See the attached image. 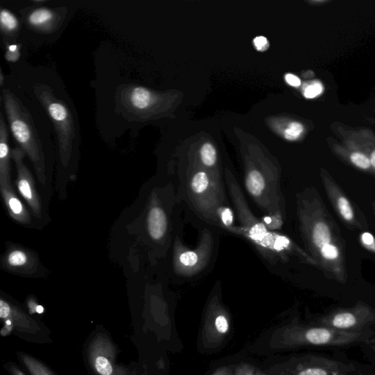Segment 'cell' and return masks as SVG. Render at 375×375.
<instances>
[{"instance_id":"6da1fadb","label":"cell","mask_w":375,"mask_h":375,"mask_svg":"<svg viewBox=\"0 0 375 375\" xmlns=\"http://www.w3.org/2000/svg\"><path fill=\"white\" fill-rule=\"evenodd\" d=\"M223 179L199 166L182 174L179 196L200 219L232 234L237 226Z\"/></svg>"},{"instance_id":"7a4b0ae2","label":"cell","mask_w":375,"mask_h":375,"mask_svg":"<svg viewBox=\"0 0 375 375\" xmlns=\"http://www.w3.org/2000/svg\"><path fill=\"white\" fill-rule=\"evenodd\" d=\"M225 185L239 224L234 235L242 237L253 244L259 255L270 264L276 266L286 260L295 251L294 244L277 231L268 229L262 221L255 216L250 208L242 188L230 172H226Z\"/></svg>"},{"instance_id":"3957f363","label":"cell","mask_w":375,"mask_h":375,"mask_svg":"<svg viewBox=\"0 0 375 375\" xmlns=\"http://www.w3.org/2000/svg\"><path fill=\"white\" fill-rule=\"evenodd\" d=\"M374 342V333L369 329L344 331L327 327L291 322L273 332L269 347L273 351H282L302 347H339L355 343L372 345Z\"/></svg>"},{"instance_id":"277c9868","label":"cell","mask_w":375,"mask_h":375,"mask_svg":"<svg viewBox=\"0 0 375 375\" xmlns=\"http://www.w3.org/2000/svg\"><path fill=\"white\" fill-rule=\"evenodd\" d=\"M2 98L11 131L25 154L33 162L37 179L41 183L46 185L47 179L45 156L29 112L8 91H3Z\"/></svg>"},{"instance_id":"5b68a950","label":"cell","mask_w":375,"mask_h":375,"mask_svg":"<svg viewBox=\"0 0 375 375\" xmlns=\"http://www.w3.org/2000/svg\"><path fill=\"white\" fill-rule=\"evenodd\" d=\"M216 236L208 228L200 233L197 245L188 247L179 237H174L172 249L174 273L182 279H194L210 267L217 251Z\"/></svg>"},{"instance_id":"8992f818","label":"cell","mask_w":375,"mask_h":375,"mask_svg":"<svg viewBox=\"0 0 375 375\" xmlns=\"http://www.w3.org/2000/svg\"><path fill=\"white\" fill-rule=\"evenodd\" d=\"M231 329V315L221 300V283L218 281L212 289L205 309L201 332L204 348L215 349L226 340Z\"/></svg>"},{"instance_id":"52a82bcc","label":"cell","mask_w":375,"mask_h":375,"mask_svg":"<svg viewBox=\"0 0 375 375\" xmlns=\"http://www.w3.org/2000/svg\"><path fill=\"white\" fill-rule=\"evenodd\" d=\"M351 365L317 355L293 356L275 364L268 372L274 375H333L336 372L354 371Z\"/></svg>"},{"instance_id":"ba28073f","label":"cell","mask_w":375,"mask_h":375,"mask_svg":"<svg viewBox=\"0 0 375 375\" xmlns=\"http://www.w3.org/2000/svg\"><path fill=\"white\" fill-rule=\"evenodd\" d=\"M37 93L54 122L58 134L61 157L66 160L76 138V129L71 111L64 102L60 101L46 87L37 89Z\"/></svg>"},{"instance_id":"9c48e42d","label":"cell","mask_w":375,"mask_h":375,"mask_svg":"<svg viewBox=\"0 0 375 375\" xmlns=\"http://www.w3.org/2000/svg\"><path fill=\"white\" fill-rule=\"evenodd\" d=\"M12 158L17 169V185L18 190L25 201L30 205L33 214L37 218H42L43 206L35 181L30 171L24 162L25 152L21 147H15L12 151Z\"/></svg>"},{"instance_id":"30bf717a","label":"cell","mask_w":375,"mask_h":375,"mask_svg":"<svg viewBox=\"0 0 375 375\" xmlns=\"http://www.w3.org/2000/svg\"><path fill=\"white\" fill-rule=\"evenodd\" d=\"M172 211L155 198L146 217V228L149 239L159 246H170Z\"/></svg>"},{"instance_id":"8fae6325","label":"cell","mask_w":375,"mask_h":375,"mask_svg":"<svg viewBox=\"0 0 375 375\" xmlns=\"http://www.w3.org/2000/svg\"><path fill=\"white\" fill-rule=\"evenodd\" d=\"M320 326L344 331H357L369 329L375 323V315L365 308L351 311H340L324 318Z\"/></svg>"},{"instance_id":"7c38bea8","label":"cell","mask_w":375,"mask_h":375,"mask_svg":"<svg viewBox=\"0 0 375 375\" xmlns=\"http://www.w3.org/2000/svg\"><path fill=\"white\" fill-rule=\"evenodd\" d=\"M8 133L3 114L0 118V187L12 186Z\"/></svg>"},{"instance_id":"4fadbf2b","label":"cell","mask_w":375,"mask_h":375,"mask_svg":"<svg viewBox=\"0 0 375 375\" xmlns=\"http://www.w3.org/2000/svg\"><path fill=\"white\" fill-rule=\"evenodd\" d=\"M1 188L2 196L10 217L23 225L32 222L30 214L15 194L12 186Z\"/></svg>"},{"instance_id":"5bb4252c","label":"cell","mask_w":375,"mask_h":375,"mask_svg":"<svg viewBox=\"0 0 375 375\" xmlns=\"http://www.w3.org/2000/svg\"><path fill=\"white\" fill-rule=\"evenodd\" d=\"M57 15L53 10L39 8L33 10L28 16V21L33 28L42 30H49L57 21Z\"/></svg>"},{"instance_id":"9a60e30c","label":"cell","mask_w":375,"mask_h":375,"mask_svg":"<svg viewBox=\"0 0 375 375\" xmlns=\"http://www.w3.org/2000/svg\"><path fill=\"white\" fill-rule=\"evenodd\" d=\"M31 258L28 253L22 249L11 250L6 257L7 266L12 268H23L31 264Z\"/></svg>"},{"instance_id":"2e32d148","label":"cell","mask_w":375,"mask_h":375,"mask_svg":"<svg viewBox=\"0 0 375 375\" xmlns=\"http://www.w3.org/2000/svg\"><path fill=\"white\" fill-rule=\"evenodd\" d=\"M0 23L2 31L7 35H12L18 32L19 22L17 18L6 9L1 10Z\"/></svg>"},{"instance_id":"e0dca14e","label":"cell","mask_w":375,"mask_h":375,"mask_svg":"<svg viewBox=\"0 0 375 375\" xmlns=\"http://www.w3.org/2000/svg\"><path fill=\"white\" fill-rule=\"evenodd\" d=\"M312 241L315 246L322 248L330 242V232L326 223L320 222L315 225L311 234Z\"/></svg>"},{"instance_id":"ac0fdd59","label":"cell","mask_w":375,"mask_h":375,"mask_svg":"<svg viewBox=\"0 0 375 375\" xmlns=\"http://www.w3.org/2000/svg\"><path fill=\"white\" fill-rule=\"evenodd\" d=\"M21 359L33 375H51L48 373L46 369L39 361L31 357L24 355L21 356Z\"/></svg>"},{"instance_id":"d6986e66","label":"cell","mask_w":375,"mask_h":375,"mask_svg":"<svg viewBox=\"0 0 375 375\" xmlns=\"http://www.w3.org/2000/svg\"><path fill=\"white\" fill-rule=\"evenodd\" d=\"M303 131L304 127L301 123L291 122L284 131L285 139L290 141L296 140Z\"/></svg>"},{"instance_id":"ffe728a7","label":"cell","mask_w":375,"mask_h":375,"mask_svg":"<svg viewBox=\"0 0 375 375\" xmlns=\"http://www.w3.org/2000/svg\"><path fill=\"white\" fill-rule=\"evenodd\" d=\"M95 367L96 371L102 375H111L113 371L110 361L104 356H98L95 358Z\"/></svg>"},{"instance_id":"44dd1931","label":"cell","mask_w":375,"mask_h":375,"mask_svg":"<svg viewBox=\"0 0 375 375\" xmlns=\"http://www.w3.org/2000/svg\"><path fill=\"white\" fill-rule=\"evenodd\" d=\"M351 161L355 165L361 169H368L371 165V161L366 156L360 153L352 154Z\"/></svg>"},{"instance_id":"7402d4cb","label":"cell","mask_w":375,"mask_h":375,"mask_svg":"<svg viewBox=\"0 0 375 375\" xmlns=\"http://www.w3.org/2000/svg\"><path fill=\"white\" fill-rule=\"evenodd\" d=\"M339 208L342 217L347 220H351L354 217L353 210L347 200L345 197L339 199Z\"/></svg>"},{"instance_id":"603a6c76","label":"cell","mask_w":375,"mask_h":375,"mask_svg":"<svg viewBox=\"0 0 375 375\" xmlns=\"http://www.w3.org/2000/svg\"><path fill=\"white\" fill-rule=\"evenodd\" d=\"M323 91V86L320 82H315L308 86L304 91V96L307 98H314Z\"/></svg>"},{"instance_id":"cb8c5ba5","label":"cell","mask_w":375,"mask_h":375,"mask_svg":"<svg viewBox=\"0 0 375 375\" xmlns=\"http://www.w3.org/2000/svg\"><path fill=\"white\" fill-rule=\"evenodd\" d=\"M321 249L322 255L329 259H334L339 255L338 249L336 246L327 244L324 245Z\"/></svg>"},{"instance_id":"d4e9b609","label":"cell","mask_w":375,"mask_h":375,"mask_svg":"<svg viewBox=\"0 0 375 375\" xmlns=\"http://www.w3.org/2000/svg\"><path fill=\"white\" fill-rule=\"evenodd\" d=\"M256 370L252 365L241 363L235 367L234 375H255Z\"/></svg>"},{"instance_id":"484cf974","label":"cell","mask_w":375,"mask_h":375,"mask_svg":"<svg viewBox=\"0 0 375 375\" xmlns=\"http://www.w3.org/2000/svg\"><path fill=\"white\" fill-rule=\"evenodd\" d=\"M254 43L259 51H264L268 48V42L264 36L257 37Z\"/></svg>"},{"instance_id":"4316f807","label":"cell","mask_w":375,"mask_h":375,"mask_svg":"<svg viewBox=\"0 0 375 375\" xmlns=\"http://www.w3.org/2000/svg\"><path fill=\"white\" fill-rule=\"evenodd\" d=\"M235 367L233 365L223 366L217 369L212 375H234Z\"/></svg>"},{"instance_id":"83f0119b","label":"cell","mask_w":375,"mask_h":375,"mask_svg":"<svg viewBox=\"0 0 375 375\" xmlns=\"http://www.w3.org/2000/svg\"><path fill=\"white\" fill-rule=\"evenodd\" d=\"M11 309L9 304L4 302L3 300H0V318L6 319L10 315Z\"/></svg>"},{"instance_id":"f1b7e54d","label":"cell","mask_w":375,"mask_h":375,"mask_svg":"<svg viewBox=\"0 0 375 375\" xmlns=\"http://www.w3.org/2000/svg\"><path fill=\"white\" fill-rule=\"evenodd\" d=\"M285 80L287 83L293 86H298L301 85V80L293 74H286Z\"/></svg>"},{"instance_id":"f546056e","label":"cell","mask_w":375,"mask_h":375,"mask_svg":"<svg viewBox=\"0 0 375 375\" xmlns=\"http://www.w3.org/2000/svg\"><path fill=\"white\" fill-rule=\"evenodd\" d=\"M20 56V53L19 50L17 51H10V50H8L6 58L9 62H16L19 60Z\"/></svg>"},{"instance_id":"4dcf8cb0","label":"cell","mask_w":375,"mask_h":375,"mask_svg":"<svg viewBox=\"0 0 375 375\" xmlns=\"http://www.w3.org/2000/svg\"><path fill=\"white\" fill-rule=\"evenodd\" d=\"M362 239H363L364 243L366 245H372L374 242V237L373 236L368 232H366L362 236Z\"/></svg>"},{"instance_id":"1f68e13d","label":"cell","mask_w":375,"mask_h":375,"mask_svg":"<svg viewBox=\"0 0 375 375\" xmlns=\"http://www.w3.org/2000/svg\"><path fill=\"white\" fill-rule=\"evenodd\" d=\"M371 164L375 167V151L373 152L371 156Z\"/></svg>"},{"instance_id":"d6a6232c","label":"cell","mask_w":375,"mask_h":375,"mask_svg":"<svg viewBox=\"0 0 375 375\" xmlns=\"http://www.w3.org/2000/svg\"><path fill=\"white\" fill-rule=\"evenodd\" d=\"M36 311L37 313L42 314L44 312V308L42 306H37Z\"/></svg>"},{"instance_id":"836d02e7","label":"cell","mask_w":375,"mask_h":375,"mask_svg":"<svg viewBox=\"0 0 375 375\" xmlns=\"http://www.w3.org/2000/svg\"><path fill=\"white\" fill-rule=\"evenodd\" d=\"M12 372H14L15 375H24L21 372L15 368H12Z\"/></svg>"},{"instance_id":"e575fe53","label":"cell","mask_w":375,"mask_h":375,"mask_svg":"<svg viewBox=\"0 0 375 375\" xmlns=\"http://www.w3.org/2000/svg\"><path fill=\"white\" fill-rule=\"evenodd\" d=\"M255 375H272L268 373L262 372L259 370H256Z\"/></svg>"},{"instance_id":"d590c367","label":"cell","mask_w":375,"mask_h":375,"mask_svg":"<svg viewBox=\"0 0 375 375\" xmlns=\"http://www.w3.org/2000/svg\"><path fill=\"white\" fill-rule=\"evenodd\" d=\"M333 375H347V373L343 372H336Z\"/></svg>"},{"instance_id":"8d00e7d4","label":"cell","mask_w":375,"mask_h":375,"mask_svg":"<svg viewBox=\"0 0 375 375\" xmlns=\"http://www.w3.org/2000/svg\"><path fill=\"white\" fill-rule=\"evenodd\" d=\"M3 74H1V84L3 85Z\"/></svg>"},{"instance_id":"74e56055","label":"cell","mask_w":375,"mask_h":375,"mask_svg":"<svg viewBox=\"0 0 375 375\" xmlns=\"http://www.w3.org/2000/svg\"><path fill=\"white\" fill-rule=\"evenodd\" d=\"M372 348L374 352L375 353V345H373L372 346Z\"/></svg>"}]
</instances>
